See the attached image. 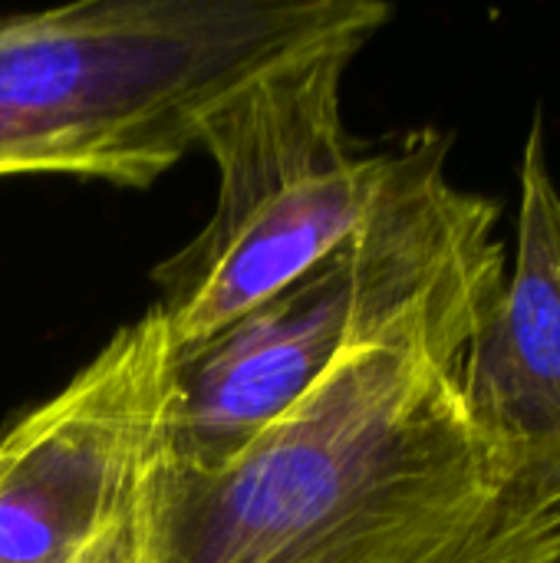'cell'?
<instances>
[{
  "mask_svg": "<svg viewBox=\"0 0 560 563\" xmlns=\"http://www.w3.org/2000/svg\"><path fill=\"white\" fill-rule=\"evenodd\" d=\"M366 40L310 49L238 89L201 129L218 168L205 228L155 267L175 353L241 320L337 254L380 208L399 145L353 142L343 79Z\"/></svg>",
  "mask_w": 560,
  "mask_h": 563,
  "instance_id": "obj_4",
  "label": "cell"
},
{
  "mask_svg": "<svg viewBox=\"0 0 560 563\" xmlns=\"http://www.w3.org/2000/svg\"><path fill=\"white\" fill-rule=\"evenodd\" d=\"M488 313L422 310L350 343L211 468L158 445L116 563L545 561L560 498L475 426L459 386Z\"/></svg>",
  "mask_w": 560,
  "mask_h": 563,
  "instance_id": "obj_1",
  "label": "cell"
},
{
  "mask_svg": "<svg viewBox=\"0 0 560 563\" xmlns=\"http://www.w3.org/2000/svg\"><path fill=\"white\" fill-rule=\"evenodd\" d=\"M175 346L155 307L0 432V563H116L158 452Z\"/></svg>",
  "mask_w": 560,
  "mask_h": 563,
  "instance_id": "obj_5",
  "label": "cell"
},
{
  "mask_svg": "<svg viewBox=\"0 0 560 563\" xmlns=\"http://www.w3.org/2000/svg\"><path fill=\"white\" fill-rule=\"evenodd\" d=\"M541 563H560V525L558 531H554V538H551V544H548V551H545V561Z\"/></svg>",
  "mask_w": 560,
  "mask_h": 563,
  "instance_id": "obj_7",
  "label": "cell"
},
{
  "mask_svg": "<svg viewBox=\"0 0 560 563\" xmlns=\"http://www.w3.org/2000/svg\"><path fill=\"white\" fill-rule=\"evenodd\" d=\"M380 0H76L0 16V178L149 188L238 89L310 49L373 40Z\"/></svg>",
  "mask_w": 560,
  "mask_h": 563,
  "instance_id": "obj_2",
  "label": "cell"
},
{
  "mask_svg": "<svg viewBox=\"0 0 560 563\" xmlns=\"http://www.w3.org/2000/svg\"><path fill=\"white\" fill-rule=\"evenodd\" d=\"M452 135L399 142L396 175L373 218L323 264L175 353L165 455L211 468L244 449L356 340L422 310L488 313L505 287L498 201L449 178Z\"/></svg>",
  "mask_w": 560,
  "mask_h": 563,
  "instance_id": "obj_3",
  "label": "cell"
},
{
  "mask_svg": "<svg viewBox=\"0 0 560 563\" xmlns=\"http://www.w3.org/2000/svg\"><path fill=\"white\" fill-rule=\"evenodd\" d=\"M518 181L515 264L465 346L459 386L475 426L560 498V191L541 112Z\"/></svg>",
  "mask_w": 560,
  "mask_h": 563,
  "instance_id": "obj_6",
  "label": "cell"
}]
</instances>
